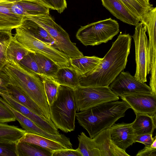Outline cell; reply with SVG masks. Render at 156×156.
Masks as SVG:
<instances>
[{"mask_svg":"<svg viewBox=\"0 0 156 156\" xmlns=\"http://www.w3.org/2000/svg\"><path fill=\"white\" fill-rule=\"evenodd\" d=\"M131 41L129 34H120L97 66L87 74L80 76L79 86L109 87L126 68Z\"/></svg>","mask_w":156,"mask_h":156,"instance_id":"cell-1","label":"cell"},{"mask_svg":"<svg viewBox=\"0 0 156 156\" xmlns=\"http://www.w3.org/2000/svg\"><path fill=\"white\" fill-rule=\"evenodd\" d=\"M0 77L6 85L11 84L20 88L37 104L44 116L52 121L43 83L39 76L19 64L7 63L0 72Z\"/></svg>","mask_w":156,"mask_h":156,"instance_id":"cell-2","label":"cell"},{"mask_svg":"<svg viewBox=\"0 0 156 156\" xmlns=\"http://www.w3.org/2000/svg\"><path fill=\"white\" fill-rule=\"evenodd\" d=\"M130 108L123 101H111L78 112L76 117L79 124L92 138L124 117L126 112Z\"/></svg>","mask_w":156,"mask_h":156,"instance_id":"cell-3","label":"cell"},{"mask_svg":"<svg viewBox=\"0 0 156 156\" xmlns=\"http://www.w3.org/2000/svg\"><path fill=\"white\" fill-rule=\"evenodd\" d=\"M49 108L51 119L58 129L66 133L75 130L77 107L74 90L59 85L56 98Z\"/></svg>","mask_w":156,"mask_h":156,"instance_id":"cell-4","label":"cell"},{"mask_svg":"<svg viewBox=\"0 0 156 156\" xmlns=\"http://www.w3.org/2000/svg\"><path fill=\"white\" fill-rule=\"evenodd\" d=\"M119 31L117 21L109 18L81 26L76 37L84 45L94 46L107 43Z\"/></svg>","mask_w":156,"mask_h":156,"instance_id":"cell-5","label":"cell"},{"mask_svg":"<svg viewBox=\"0 0 156 156\" xmlns=\"http://www.w3.org/2000/svg\"><path fill=\"white\" fill-rule=\"evenodd\" d=\"M37 23L43 27L55 41L56 48L69 58L83 56V53L72 42L68 33L56 23L48 15H30L24 16Z\"/></svg>","mask_w":156,"mask_h":156,"instance_id":"cell-6","label":"cell"},{"mask_svg":"<svg viewBox=\"0 0 156 156\" xmlns=\"http://www.w3.org/2000/svg\"><path fill=\"white\" fill-rule=\"evenodd\" d=\"M15 29L14 37L24 47L47 57L59 67L70 66L69 58L64 53L37 39L20 26Z\"/></svg>","mask_w":156,"mask_h":156,"instance_id":"cell-7","label":"cell"},{"mask_svg":"<svg viewBox=\"0 0 156 156\" xmlns=\"http://www.w3.org/2000/svg\"><path fill=\"white\" fill-rule=\"evenodd\" d=\"M74 92L77 112L119 99L109 87L79 86Z\"/></svg>","mask_w":156,"mask_h":156,"instance_id":"cell-8","label":"cell"},{"mask_svg":"<svg viewBox=\"0 0 156 156\" xmlns=\"http://www.w3.org/2000/svg\"><path fill=\"white\" fill-rule=\"evenodd\" d=\"M145 27L139 22L135 26L132 36L135 44L136 70L134 76L142 82H147V77L150 71L149 42L146 34Z\"/></svg>","mask_w":156,"mask_h":156,"instance_id":"cell-9","label":"cell"},{"mask_svg":"<svg viewBox=\"0 0 156 156\" xmlns=\"http://www.w3.org/2000/svg\"><path fill=\"white\" fill-rule=\"evenodd\" d=\"M111 90L118 97L135 93L153 94L150 87L136 79L128 72L122 71L110 84Z\"/></svg>","mask_w":156,"mask_h":156,"instance_id":"cell-10","label":"cell"},{"mask_svg":"<svg viewBox=\"0 0 156 156\" xmlns=\"http://www.w3.org/2000/svg\"><path fill=\"white\" fill-rule=\"evenodd\" d=\"M0 96L10 106L30 119L42 129L51 134H60L58 129L53 122L49 121L45 117H42L33 112L1 90Z\"/></svg>","mask_w":156,"mask_h":156,"instance_id":"cell-11","label":"cell"},{"mask_svg":"<svg viewBox=\"0 0 156 156\" xmlns=\"http://www.w3.org/2000/svg\"><path fill=\"white\" fill-rule=\"evenodd\" d=\"M120 97L129 105L135 113L151 115L156 114V95L135 93L124 95Z\"/></svg>","mask_w":156,"mask_h":156,"instance_id":"cell-12","label":"cell"},{"mask_svg":"<svg viewBox=\"0 0 156 156\" xmlns=\"http://www.w3.org/2000/svg\"><path fill=\"white\" fill-rule=\"evenodd\" d=\"M111 140L119 148L124 151L135 143L136 136L131 123L114 124L109 128Z\"/></svg>","mask_w":156,"mask_h":156,"instance_id":"cell-13","label":"cell"},{"mask_svg":"<svg viewBox=\"0 0 156 156\" xmlns=\"http://www.w3.org/2000/svg\"><path fill=\"white\" fill-rule=\"evenodd\" d=\"M11 9L14 13L23 16L49 15L48 8L34 0H17L12 2Z\"/></svg>","mask_w":156,"mask_h":156,"instance_id":"cell-14","label":"cell"},{"mask_svg":"<svg viewBox=\"0 0 156 156\" xmlns=\"http://www.w3.org/2000/svg\"><path fill=\"white\" fill-rule=\"evenodd\" d=\"M103 5L114 16L122 22L136 26L140 22L137 19L120 0H101Z\"/></svg>","mask_w":156,"mask_h":156,"instance_id":"cell-15","label":"cell"},{"mask_svg":"<svg viewBox=\"0 0 156 156\" xmlns=\"http://www.w3.org/2000/svg\"><path fill=\"white\" fill-rule=\"evenodd\" d=\"M101 156H129L125 151L117 147L111 140L109 128L100 132L93 138Z\"/></svg>","mask_w":156,"mask_h":156,"instance_id":"cell-16","label":"cell"},{"mask_svg":"<svg viewBox=\"0 0 156 156\" xmlns=\"http://www.w3.org/2000/svg\"><path fill=\"white\" fill-rule=\"evenodd\" d=\"M12 2L0 0V30H12L21 25L23 16L13 13Z\"/></svg>","mask_w":156,"mask_h":156,"instance_id":"cell-17","label":"cell"},{"mask_svg":"<svg viewBox=\"0 0 156 156\" xmlns=\"http://www.w3.org/2000/svg\"><path fill=\"white\" fill-rule=\"evenodd\" d=\"M0 90L36 114L44 117L37 104L17 87L11 84H7L3 88H0Z\"/></svg>","mask_w":156,"mask_h":156,"instance_id":"cell-18","label":"cell"},{"mask_svg":"<svg viewBox=\"0 0 156 156\" xmlns=\"http://www.w3.org/2000/svg\"><path fill=\"white\" fill-rule=\"evenodd\" d=\"M136 118L131 123L136 135L153 134L156 128V114L151 115L146 114L135 113Z\"/></svg>","mask_w":156,"mask_h":156,"instance_id":"cell-19","label":"cell"},{"mask_svg":"<svg viewBox=\"0 0 156 156\" xmlns=\"http://www.w3.org/2000/svg\"><path fill=\"white\" fill-rule=\"evenodd\" d=\"M53 78L59 85L74 90L79 86L80 76L71 66L59 67Z\"/></svg>","mask_w":156,"mask_h":156,"instance_id":"cell-20","label":"cell"},{"mask_svg":"<svg viewBox=\"0 0 156 156\" xmlns=\"http://www.w3.org/2000/svg\"><path fill=\"white\" fill-rule=\"evenodd\" d=\"M18 142L32 144L52 152L67 148L62 144L57 141L41 135L27 132L25 133Z\"/></svg>","mask_w":156,"mask_h":156,"instance_id":"cell-21","label":"cell"},{"mask_svg":"<svg viewBox=\"0 0 156 156\" xmlns=\"http://www.w3.org/2000/svg\"><path fill=\"white\" fill-rule=\"evenodd\" d=\"M102 59L95 56L69 58L70 66L80 76L84 75L93 69Z\"/></svg>","mask_w":156,"mask_h":156,"instance_id":"cell-22","label":"cell"},{"mask_svg":"<svg viewBox=\"0 0 156 156\" xmlns=\"http://www.w3.org/2000/svg\"><path fill=\"white\" fill-rule=\"evenodd\" d=\"M20 26L37 39L56 48L54 39L43 27L35 22L24 16Z\"/></svg>","mask_w":156,"mask_h":156,"instance_id":"cell-23","label":"cell"},{"mask_svg":"<svg viewBox=\"0 0 156 156\" xmlns=\"http://www.w3.org/2000/svg\"><path fill=\"white\" fill-rule=\"evenodd\" d=\"M52 152L27 142H18L16 144V156H52Z\"/></svg>","mask_w":156,"mask_h":156,"instance_id":"cell-24","label":"cell"},{"mask_svg":"<svg viewBox=\"0 0 156 156\" xmlns=\"http://www.w3.org/2000/svg\"><path fill=\"white\" fill-rule=\"evenodd\" d=\"M30 52H33L24 47L13 36L6 51L7 63L19 64L21 59Z\"/></svg>","mask_w":156,"mask_h":156,"instance_id":"cell-25","label":"cell"},{"mask_svg":"<svg viewBox=\"0 0 156 156\" xmlns=\"http://www.w3.org/2000/svg\"><path fill=\"white\" fill-rule=\"evenodd\" d=\"M26 133L16 126L0 122V142L16 143Z\"/></svg>","mask_w":156,"mask_h":156,"instance_id":"cell-26","label":"cell"},{"mask_svg":"<svg viewBox=\"0 0 156 156\" xmlns=\"http://www.w3.org/2000/svg\"><path fill=\"white\" fill-rule=\"evenodd\" d=\"M79 146L78 148L82 156H101L96 144L92 138L87 136L82 132L78 136Z\"/></svg>","mask_w":156,"mask_h":156,"instance_id":"cell-27","label":"cell"},{"mask_svg":"<svg viewBox=\"0 0 156 156\" xmlns=\"http://www.w3.org/2000/svg\"><path fill=\"white\" fill-rule=\"evenodd\" d=\"M34 55L42 76L53 77L59 67L53 61L42 55L34 53Z\"/></svg>","mask_w":156,"mask_h":156,"instance_id":"cell-28","label":"cell"},{"mask_svg":"<svg viewBox=\"0 0 156 156\" xmlns=\"http://www.w3.org/2000/svg\"><path fill=\"white\" fill-rule=\"evenodd\" d=\"M11 30H0V72L7 63L6 51L13 37Z\"/></svg>","mask_w":156,"mask_h":156,"instance_id":"cell-29","label":"cell"},{"mask_svg":"<svg viewBox=\"0 0 156 156\" xmlns=\"http://www.w3.org/2000/svg\"><path fill=\"white\" fill-rule=\"evenodd\" d=\"M41 79L43 83L45 94L49 106L56 98L59 85L53 77L43 75Z\"/></svg>","mask_w":156,"mask_h":156,"instance_id":"cell-30","label":"cell"},{"mask_svg":"<svg viewBox=\"0 0 156 156\" xmlns=\"http://www.w3.org/2000/svg\"><path fill=\"white\" fill-rule=\"evenodd\" d=\"M120 0L139 20L143 14L151 9L144 5L140 0Z\"/></svg>","mask_w":156,"mask_h":156,"instance_id":"cell-31","label":"cell"},{"mask_svg":"<svg viewBox=\"0 0 156 156\" xmlns=\"http://www.w3.org/2000/svg\"><path fill=\"white\" fill-rule=\"evenodd\" d=\"M30 52L26 55L20 62L19 64L23 68L37 75L41 78L42 76L35 59L34 54Z\"/></svg>","mask_w":156,"mask_h":156,"instance_id":"cell-32","label":"cell"},{"mask_svg":"<svg viewBox=\"0 0 156 156\" xmlns=\"http://www.w3.org/2000/svg\"><path fill=\"white\" fill-rule=\"evenodd\" d=\"M44 6L61 13L67 8L66 0H34Z\"/></svg>","mask_w":156,"mask_h":156,"instance_id":"cell-33","label":"cell"},{"mask_svg":"<svg viewBox=\"0 0 156 156\" xmlns=\"http://www.w3.org/2000/svg\"><path fill=\"white\" fill-rule=\"evenodd\" d=\"M16 120L11 111L0 100V122L7 123Z\"/></svg>","mask_w":156,"mask_h":156,"instance_id":"cell-34","label":"cell"},{"mask_svg":"<svg viewBox=\"0 0 156 156\" xmlns=\"http://www.w3.org/2000/svg\"><path fill=\"white\" fill-rule=\"evenodd\" d=\"M16 144L0 142V156H16Z\"/></svg>","mask_w":156,"mask_h":156,"instance_id":"cell-35","label":"cell"},{"mask_svg":"<svg viewBox=\"0 0 156 156\" xmlns=\"http://www.w3.org/2000/svg\"><path fill=\"white\" fill-rule=\"evenodd\" d=\"M136 156H156V136L152 144L139 151Z\"/></svg>","mask_w":156,"mask_h":156,"instance_id":"cell-36","label":"cell"},{"mask_svg":"<svg viewBox=\"0 0 156 156\" xmlns=\"http://www.w3.org/2000/svg\"><path fill=\"white\" fill-rule=\"evenodd\" d=\"M52 156H82L79 150L77 148L65 149L54 151Z\"/></svg>","mask_w":156,"mask_h":156,"instance_id":"cell-37","label":"cell"},{"mask_svg":"<svg viewBox=\"0 0 156 156\" xmlns=\"http://www.w3.org/2000/svg\"><path fill=\"white\" fill-rule=\"evenodd\" d=\"M153 134H148L140 135H136L135 139V143L138 142L144 144L145 146L151 145L154 141L155 136L152 137Z\"/></svg>","mask_w":156,"mask_h":156,"instance_id":"cell-38","label":"cell"},{"mask_svg":"<svg viewBox=\"0 0 156 156\" xmlns=\"http://www.w3.org/2000/svg\"><path fill=\"white\" fill-rule=\"evenodd\" d=\"M140 1L144 5L148 7L151 8L153 7V5L150 3L149 0H140Z\"/></svg>","mask_w":156,"mask_h":156,"instance_id":"cell-39","label":"cell"},{"mask_svg":"<svg viewBox=\"0 0 156 156\" xmlns=\"http://www.w3.org/2000/svg\"><path fill=\"white\" fill-rule=\"evenodd\" d=\"M5 85V83L3 80L0 77V87L3 88Z\"/></svg>","mask_w":156,"mask_h":156,"instance_id":"cell-40","label":"cell"},{"mask_svg":"<svg viewBox=\"0 0 156 156\" xmlns=\"http://www.w3.org/2000/svg\"><path fill=\"white\" fill-rule=\"evenodd\" d=\"M0 0L8 1H11V2H14V1H16L17 0Z\"/></svg>","mask_w":156,"mask_h":156,"instance_id":"cell-41","label":"cell"}]
</instances>
